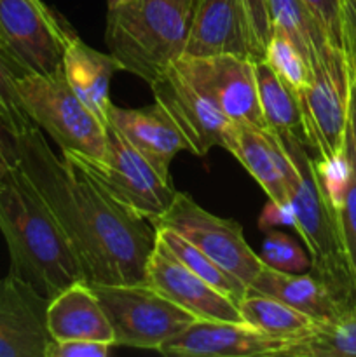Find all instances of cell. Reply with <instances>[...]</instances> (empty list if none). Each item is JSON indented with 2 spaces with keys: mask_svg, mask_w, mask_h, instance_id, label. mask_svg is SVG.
<instances>
[{
  "mask_svg": "<svg viewBox=\"0 0 356 357\" xmlns=\"http://www.w3.org/2000/svg\"><path fill=\"white\" fill-rule=\"evenodd\" d=\"M17 166V152L14 136L0 121V180Z\"/></svg>",
  "mask_w": 356,
  "mask_h": 357,
  "instance_id": "cell-35",
  "label": "cell"
},
{
  "mask_svg": "<svg viewBox=\"0 0 356 357\" xmlns=\"http://www.w3.org/2000/svg\"><path fill=\"white\" fill-rule=\"evenodd\" d=\"M341 49L349 79L351 82H356V0H342Z\"/></svg>",
  "mask_w": 356,
  "mask_h": 357,
  "instance_id": "cell-33",
  "label": "cell"
},
{
  "mask_svg": "<svg viewBox=\"0 0 356 357\" xmlns=\"http://www.w3.org/2000/svg\"><path fill=\"white\" fill-rule=\"evenodd\" d=\"M47 330L52 340H89L114 345V331L89 282L79 281L49 300Z\"/></svg>",
  "mask_w": 356,
  "mask_h": 357,
  "instance_id": "cell-21",
  "label": "cell"
},
{
  "mask_svg": "<svg viewBox=\"0 0 356 357\" xmlns=\"http://www.w3.org/2000/svg\"><path fill=\"white\" fill-rule=\"evenodd\" d=\"M114 331V345L157 351L195 317L147 282L91 284Z\"/></svg>",
  "mask_w": 356,
  "mask_h": 357,
  "instance_id": "cell-8",
  "label": "cell"
},
{
  "mask_svg": "<svg viewBox=\"0 0 356 357\" xmlns=\"http://www.w3.org/2000/svg\"><path fill=\"white\" fill-rule=\"evenodd\" d=\"M267 3L271 28L285 33L300 49L311 68V63L332 45L323 28L302 0H267Z\"/></svg>",
  "mask_w": 356,
  "mask_h": 357,
  "instance_id": "cell-25",
  "label": "cell"
},
{
  "mask_svg": "<svg viewBox=\"0 0 356 357\" xmlns=\"http://www.w3.org/2000/svg\"><path fill=\"white\" fill-rule=\"evenodd\" d=\"M17 164L68 237L89 284L145 281L156 227L126 208L84 167L58 157L42 129L14 136Z\"/></svg>",
  "mask_w": 356,
  "mask_h": 357,
  "instance_id": "cell-1",
  "label": "cell"
},
{
  "mask_svg": "<svg viewBox=\"0 0 356 357\" xmlns=\"http://www.w3.org/2000/svg\"><path fill=\"white\" fill-rule=\"evenodd\" d=\"M0 232L9 250V274L44 298L86 281L68 237L20 164L0 180Z\"/></svg>",
  "mask_w": 356,
  "mask_h": 357,
  "instance_id": "cell-2",
  "label": "cell"
},
{
  "mask_svg": "<svg viewBox=\"0 0 356 357\" xmlns=\"http://www.w3.org/2000/svg\"><path fill=\"white\" fill-rule=\"evenodd\" d=\"M61 72L80 101L103 124H108V108L112 105L110 82L115 73L124 72L121 63L110 52L89 47L75 33L63 52Z\"/></svg>",
  "mask_w": 356,
  "mask_h": 357,
  "instance_id": "cell-20",
  "label": "cell"
},
{
  "mask_svg": "<svg viewBox=\"0 0 356 357\" xmlns=\"http://www.w3.org/2000/svg\"><path fill=\"white\" fill-rule=\"evenodd\" d=\"M114 345L89 340H52L45 349V357H107Z\"/></svg>",
  "mask_w": 356,
  "mask_h": 357,
  "instance_id": "cell-34",
  "label": "cell"
},
{
  "mask_svg": "<svg viewBox=\"0 0 356 357\" xmlns=\"http://www.w3.org/2000/svg\"><path fill=\"white\" fill-rule=\"evenodd\" d=\"M258 257L262 264L276 271L302 274L311 268V257H307L306 251L293 237L279 230L267 232L262 244V253Z\"/></svg>",
  "mask_w": 356,
  "mask_h": 357,
  "instance_id": "cell-30",
  "label": "cell"
},
{
  "mask_svg": "<svg viewBox=\"0 0 356 357\" xmlns=\"http://www.w3.org/2000/svg\"><path fill=\"white\" fill-rule=\"evenodd\" d=\"M279 356L356 357V305L335 319L314 323L306 337L290 342Z\"/></svg>",
  "mask_w": 356,
  "mask_h": 357,
  "instance_id": "cell-24",
  "label": "cell"
},
{
  "mask_svg": "<svg viewBox=\"0 0 356 357\" xmlns=\"http://www.w3.org/2000/svg\"><path fill=\"white\" fill-rule=\"evenodd\" d=\"M0 40H2V38H0Z\"/></svg>",
  "mask_w": 356,
  "mask_h": 357,
  "instance_id": "cell-39",
  "label": "cell"
},
{
  "mask_svg": "<svg viewBox=\"0 0 356 357\" xmlns=\"http://www.w3.org/2000/svg\"><path fill=\"white\" fill-rule=\"evenodd\" d=\"M173 66L229 121L265 128L258 105L253 59L227 52L180 56Z\"/></svg>",
  "mask_w": 356,
  "mask_h": 357,
  "instance_id": "cell-11",
  "label": "cell"
},
{
  "mask_svg": "<svg viewBox=\"0 0 356 357\" xmlns=\"http://www.w3.org/2000/svg\"><path fill=\"white\" fill-rule=\"evenodd\" d=\"M150 288L173 302L195 319L244 323L237 302L188 271L156 237L145 264V281Z\"/></svg>",
  "mask_w": 356,
  "mask_h": 357,
  "instance_id": "cell-13",
  "label": "cell"
},
{
  "mask_svg": "<svg viewBox=\"0 0 356 357\" xmlns=\"http://www.w3.org/2000/svg\"><path fill=\"white\" fill-rule=\"evenodd\" d=\"M24 73H28V70L21 66V63L7 51L3 42H0V121L13 136L21 135L35 126L17 89V79Z\"/></svg>",
  "mask_w": 356,
  "mask_h": 357,
  "instance_id": "cell-27",
  "label": "cell"
},
{
  "mask_svg": "<svg viewBox=\"0 0 356 357\" xmlns=\"http://www.w3.org/2000/svg\"><path fill=\"white\" fill-rule=\"evenodd\" d=\"M288 342L272 338L246 323L195 319L164 342L157 352L184 357L279 356Z\"/></svg>",
  "mask_w": 356,
  "mask_h": 357,
  "instance_id": "cell-15",
  "label": "cell"
},
{
  "mask_svg": "<svg viewBox=\"0 0 356 357\" xmlns=\"http://www.w3.org/2000/svg\"><path fill=\"white\" fill-rule=\"evenodd\" d=\"M21 100L31 122L47 132L61 152L101 160L107 146V124L80 101L63 72L24 73L17 79Z\"/></svg>",
  "mask_w": 356,
  "mask_h": 357,
  "instance_id": "cell-5",
  "label": "cell"
},
{
  "mask_svg": "<svg viewBox=\"0 0 356 357\" xmlns=\"http://www.w3.org/2000/svg\"><path fill=\"white\" fill-rule=\"evenodd\" d=\"M237 307L244 323L288 344L306 337L316 323L293 307L260 293L246 291V295L237 302Z\"/></svg>",
  "mask_w": 356,
  "mask_h": 357,
  "instance_id": "cell-22",
  "label": "cell"
},
{
  "mask_svg": "<svg viewBox=\"0 0 356 357\" xmlns=\"http://www.w3.org/2000/svg\"><path fill=\"white\" fill-rule=\"evenodd\" d=\"M156 103L170 114L191 145V153L206 155L215 146L229 150L236 122L229 121L173 65L150 84Z\"/></svg>",
  "mask_w": 356,
  "mask_h": 357,
  "instance_id": "cell-12",
  "label": "cell"
},
{
  "mask_svg": "<svg viewBox=\"0 0 356 357\" xmlns=\"http://www.w3.org/2000/svg\"><path fill=\"white\" fill-rule=\"evenodd\" d=\"M229 153L248 171L271 199V204L285 209L288 204L290 181L295 166L286 153L281 138L267 128L236 124Z\"/></svg>",
  "mask_w": 356,
  "mask_h": 357,
  "instance_id": "cell-17",
  "label": "cell"
},
{
  "mask_svg": "<svg viewBox=\"0 0 356 357\" xmlns=\"http://www.w3.org/2000/svg\"><path fill=\"white\" fill-rule=\"evenodd\" d=\"M75 31L42 0H0V38L31 73L61 72L63 52Z\"/></svg>",
  "mask_w": 356,
  "mask_h": 357,
  "instance_id": "cell-10",
  "label": "cell"
},
{
  "mask_svg": "<svg viewBox=\"0 0 356 357\" xmlns=\"http://www.w3.org/2000/svg\"><path fill=\"white\" fill-rule=\"evenodd\" d=\"M351 79L342 49L328 45L311 63V80L297 91L306 145L316 150L318 162H335L344 155L349 121Z\"/></svg>",
  "mask_w": 356,
  "mask_h": 357,
  "instance_id": "cell-6",
  "label": "cell"
},
{
  "mask_svg": "<svg viewBox=\"0 0 356 357\" xmlns=\"http://www.w3.org/2000/svg\"><path fill=\"white\" fill-rule=\"evenodd\" d=\"M241 2H243L248 33H250L251 56H253V61H260L264 58L265 45L272 33L271 20H269V3L267 0H241Z\"/></svg>",
  "mask_w": 356,
  "mask_h": 357,
  "instance_id": "cell-31",
  "label": "cell"
},
{
  "mask_svg": "<svg viewBox=\"0 0 356 357\" xmlns=\"http://www.w3.org/2000/svg\"><path fill=\"white\" fill-rule=\"evenodd\" d=\"M349 122V121H348ZM344 153L348 157V183H346L344 195L337 208L339 225H341L342 243H344L346 258H348L349 268H351L353 279L356 284V145L353 139L351 131L346 129Z\"/></svg>",
  "mask_w": 356,
  "mask_h": 357,
  "instance_id": "cell-29",
  "label": "cell"
},
{
  "mask_svg": "<svg viewBox=\"0 0 356 357\" xmlns=\"http://www.w3.org/2000/svg\"><path fill=\"white\" fill-rule=\"evenodd\" d=\"M188 2H191V3H194V2H195V0H188Z\"/></svg>",
  "mask_w": 356,
  "mask_h": 357,
  "instance_id": "cell-38",
  "label": "cell"
},
{
  "mask_svg": "<svg viewBox=\"0 0 356 357\" xmlns=\"http://www.w3.org/2000/svg\"><path fill=\"white\" fill-rule=\"evenodd\" d=\"M246 291L272 296L309 316L316 323L335 319L344 310L355 307L344 302L327 282L311 272L292 274V272L276 271L267 265L260 268Z\"/></svg>",
  "mask_w": 356,
  "mask_h": 357,
  "instance_id": "cell-19",
  "label": "cell"
},
{
  "mask_svg": "<svg viewBox=\"0 0 356 357\" xmlns=\"http://www.w3.org/2000/svg\"><path fill=\"white\" fill-rule=\"evenodd\" d=\"M188 0H129L107 13L108 52L133 73L152 84L184 54L191 26Z\"/></svg>",
  "mask_w": 356,
  "mask_h": 357,
  "instance_id": "cell-4",
  "label": "cell"
},
{
  "mask_svg": "<svg viewBox=\"0 0 356 357\" xmlns=\"http://www.w3.org/2000/svg\"><path fill=\"white\" fill-rule=\"evenodd\" d=\"M156 237L164 244V248H166L178 261H181V264L188 268V271H192L195 275L205 279L208 284H212L213 288L218 289L220 293H223L225 296L232 298L234 302H239V300L246 295V286L241 284L236 278L227 274L225 271H222L215 261L209 260L201 250H198L194 244H191L187 239H184V237L178 232H175L173 229L157 227Z\"/></svg>",
  "mask_w": 356,
  "mask_h": 357,
  "instance_id": "cell-26",
  "label": "cell"
},
{
  "mask_svg": "<svg viewBox=\"0 0 356 357\" xmlns=\"http://www.w3.org/2000/svg\"><path fill=\"white\" fill-rule=\"evenodd\" d=\"M126 2H129V0H107V6H108V9H112V7H117V6H121V3H126Z\"/></svg>",
  "mask_w": 356,
  "mask_h": 357,
  "instance_id": "cell-37",
  "label": "cell"
},
{
  "mask_svg": "<svg viewBox=\"0 0 356 357\" xmlns=\"http://www.w3.org/2000/svg\"><path fill=\"white\" fill-rule=\"evenodd\" d=\"M154 227H168L201 250L222 271L250 288L264 267L260 257L246 243L243 227L234 220L206 211L188 194L178 192Z\"/></svg>",
  "mask_w": 356,
  "mask_h": 357,
  "instance_id": "cell-9",
  "label": "cell"
},
{
  "mask_svg": "<svg viewBox=\"0 0 356 357\" xmlns=\"http://www.w3.org/2000/svg\"><path fill=\"white\" fill-rule=\"evenodd\" d=\"M49 300L7 274L0 281V357H45Z\"/></svg>",
  "mask_w": 356,
  "mask_h": 357,
  "instance_id": "cell-14",
  "label": "cell"
},
{
  "mask_svg": "<svg viewBox=\"0 0 356 357\" xmlns=\"http://www.w3.org/2000/svg\"><path fill=\"white\" fill-rule=\"evenodd\" d=\"M61 155L84 167L119 202L152 225L166 213L177 194L173 183L164 180L110 124H107V146L101 160L73 152H61Z\"/></svg>",
  "mask_w": 356,
  "mask_h": 357,
  "instance_id": "cell-7",
  "label": "cell"
},
{
  "mask_svg": "<svg viewBox=\"0 0 356 357\" xmlns=\"http://www.w3.org/2000/svg\"><path fill=\"white\" fill-rule=\"evenodd\" d=\"M258 105L265 128L276 135L302 136V117L297 93L279 79L265 61H255Z\"/></svg>",
  "mask_w": 356,
  "mask_h": 357,
  "instance_id": "cell-23",
  "label": "cell"
},
{
  "mask_svg": "<svg viewBox=\"0 0 356 357\" xmlns=\"http://www.w3.org/2000/svg\"><path fill=\"white\" fill-rule=\"evenodd\" d=\"M262 61L267 63L272 72L279 79L285 80L295 93L309 84V63L304 58L300 49L279 30H272L271 38H269L267 45H265Z\"/></svg>",
  "mask_w": 356,
  "mask_h": 357,
  "instance_id": "cell-28",
  "label": "cell"
},
{
  "mask_svg": "<svg viewBox=\"0 0 356 357\" xmlns=\"http://www.w3.org/2000/svg\"><path fill=\"white\" fill-rule=\"evenodd\" d=\"M237 54L251 58L250 33L241 0H195L181 56Z\"/></svg>",
  "mask_w": 356,
  "mask_h": 357,
  "instance_id": "cell-18",
  "label": "cell"
},
{
  "mask_svg": "<svg viewBox=\"0 0 356 357\" xmlns=\"http://www.w3.org/2000/svg\"><path fill=\"white\" fill-rule=\"evenodd\" d=\"M327 33L332 45L341 49L342 0H302Z\"/></svg>",
  "mask_w": 356,
  "mask_h": 357,
  "instance_id": "cell-32",
  "label": "cell"
},
{
  "mask_svg": "<svg viewBox=\"0 0 356 357\" xmlns=\"http://www.w3.org/2000/svg\"><path fill=\"white\" fill-rule=\"evenodd\" d=\"M0 42H2V40H0Z\"/></svg>",
  "mask_w": 356,
  "mask_h": 357,
  "instance_id": "cell-40",
  "label": "cell"
},
{
  "mask_svg": "<svg viewBox=\"0 0 356 357\" xmlns=\"http://www.w3.org/2000/svg\"><path fill=\"white\" fill-rule=\"evenodd\" d=\"M108 124L168 181H171L170 166L175 157L191 152L184 132L159 103L145 108H122L112 103Z\"/></svg>",
  "mask_w": 356,
  "mask_h": 357,
  "instance_id": "cell-16",
  "label": "cell"
},
{
  "mask_svg": "<svg viewBox=\"0 0 356 357\" xmlns=\"http://www.w3.org/2000/svg\"><path fill=\"white\" fill-rule=\"evenodd\" d=\"M279 138L295 166L285 213L309 251V272L327 282L344 302L356 305V284L346 258L337 209L325 192L316 160L307 153L304 138L295 135Z\"/></svg>",
  "mask_w": 356,
  "mask_h": 357,
  "instance_id": "cell-3",
  "label": "cell"
},
{
  "mask_svg": "<svg viewBox=\"0 0 356 357\" xmlns=\"http://www.w3.org/2000/svg\"><path fill=\"white\" fill-rule=\"evenodd\" d=\"M349 131L356 145V82H351V96H349Z\"/></svg>",
  "mask_w": 356,
  "mask_h": 357,
  "instance_id": "cell-36",
  "label": "cell"
}]
</instances>
